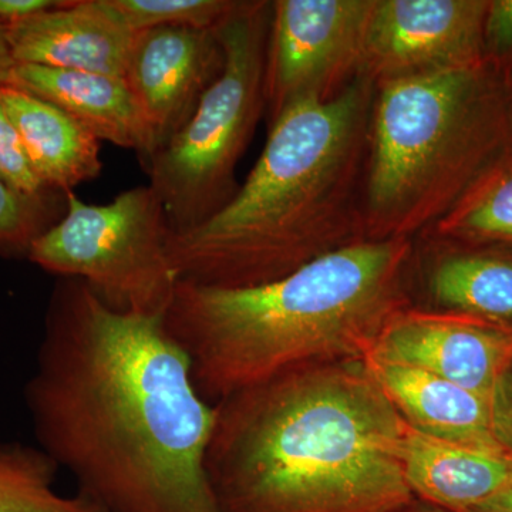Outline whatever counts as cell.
<instances>
[{"mask_svg":"<svg viewBox=\"0 0 512 512\" xmlns=\"http://www.w3.org/2000/svg\"><path fill=\"white\" fill-rule=\"evenodd\" d=\"M164 316L60 278L25 403L37 447L104 512H221L205 457L217 409Z\"/></svg>","mask_w":512,"mask_h":512,"instance_id":"6da1fadb","label":"cell"},{"mask_svg":"<svg viewBox=\"0 0 512 512\" xmlns=\"http://www.w3.org/2000/svg\"><path fill=\"white\" fill-rule=\"evenodd\" d=\"M205 468L221 512H394L409 424L362 360L296 367L215 404Z\"/></svg>","mask_w":512,"mask_h":512,"instance_id":"7a4b0ae2","label":"cell"},{"mask_svg":"<svg viewBox=\"0 0 512 512\" xmlns=\"http://www.w3.org/2000/svg\"><path fill=\"white\" fill-rule=\"evenodd\" d=\"M376 84L359 74L338 96L292 104L234 197L207 221L168 235L178 282L248 288L367 241L363 191Z\"/></svg>","mask_w":512,"mask_h":512,"instance_id":"3957f363","label":"cell"},{"mask_svg":"<svg viewBox=\"0 0 512 512\" xmlns=\"http://www.w3.org/2000/svg\"><path fill=\"white\" fill-rule=\"evenodd\" d=\"M412 239L360 241L269 284L178 282L164 326L208 403L296 367L362 360L410 303Z\"/></svg>","mask_w":512,"mask_h":512,"instance_id":"277c9868","label":"cell"},{"mask_svg":"<svg viewBox=\"0 0 512 512\" xmlns=\"http://www.w3.org/2000/svg\"><path fill=\"white\" fill-rule=\"evenodd\" d=\"M512 153V80L481 62L377 84L363 191L367 241L412 239Z\"/></svg>","mask_w":512,"mask_h":512,"instance_id":"5b68a950","label":"cell"},{"mask_svg":"<svg viewBox=\"0 0 512 512\" xmlns=\"http://www.w3.org/2000/svg\"><path fill=\"white\" fill-rule=\"evenodd\" d=\"M272 2H239L217 28L224 67L188 123L154 156L150 187L171 234L221 210L238 190L235 168L265 109L266 46Z\"/></svg>","mask_w":512,"mask_h":512,"instance_id":"8992f818","label":"cell"},{"mask_svg":"<svg viewBox=\"0 0 512 512\" xmlns=\"http://www.w3.org/2000/svg\"><path fill=\"white\" fill-rule=\"evenodd\" d=\"M170 225L148 185L104 205L66 194V212L33 242L43 271L82 281L114 311L164 316L178 285L167 256Z\"/></svg>","mask_w":512,"mask_h":512,"instance_id":"52a82bcc","label":"cell"},{"mask_svg":"<svg viewBox=\"0 0 512 512\" xmlns=\"http://www.w3.org/2000/svg\"><path fill=\"white\" fill-rule=\"evenodd\" d=\"M375 0H276L266 46L269 124L305 100L326 101L362 74Z\"/></svg>","mask_w":512,"mask_h":512,"instance_id":"ba28073f","label":"cell"},{"mask_svg":"<svg viewBox=\"0 0 512 512\" xmlns=\"http://www.w3.org/2000/svg\"><path fill=\"white\" fill-rule=\"evenodd\" d=\"M487 0H375L362 74L377 84L456 69L485 55Z\"/></svg>","mask_w":512,"mask_h":512,"instance_id":"9c48e42d","label":"cell"},{"mask_svg":"<svg viewBox=\"0 0 512 512\" xmlns=\"http://www.w3.org/2000/svg\"><path fill=\"white\" fill-rule=\"evenodd\" d=\"M370 355L419 367L490 399L512 360V329L412 305L387 323Z\"/></svg>","mask_w":512,"mask_h":512,"instance_id":"30bf717a","label":"cell"},{"mask_svg":"<svg viewBox=\"0 0 512 512\" xmlns=\"http://www.w3.org/2000/svg\"><path fill=\"white\" fill-rule=\"evenodd\" d=\"M222 67L217 28L136 33L124 79L153 130L157 153L188 123Z\"/></svg>","mask_w":512,"mask_h":512,"instance_id":"8fae6325","label":"cell"},{"mask_svg":"<svg viewBox=\"0 0 512 512\" xmlns=\"http://www.w3.org/2000/svg\"><path fill=\"white\" fill-rule=\"evenodd\" d=\"M5 29L18 64L120 77L126 74L136 36L107 0H67Z\"/></svg>","mask_w":512,"mask_h":512,"instance_id":"7c38bea8","label":"cell"},{"mask_svg":"<svg viewBox=\"0 0 512 512\" xmlns=\"http://www.w3.org/2000/svg\"><path fill=\"white\" fill-rule=\"evenodd\" d=\"M9 86L66 111L100 141L136 151L146 170L156 156L153 130L124 77L16 64Z\"/></svg>","mask_w":512,"mask_h":512,"instance_id":"4fadbf2b","label":"cell"},{"mask_svg":"<svg viewBox=\"0 0 512 512\" xmlns=\"http://www.w3.org/2000/svg\"><path fill=\"white\" fill-rule=\"evenodd\" d=\"M365 363L403 420L426 436L501 450L491 426L490 399L421 370L369 355Z\"/></svg>","mask_w":512,"mask_h":512,"instance_id":"5bb4252c","label":"cell"},{"mask_svg":"<svg viewBox=\"0 0 512 512\" xmlns=\"http://www.w3.org/2000/svg\"><path fill=\"white\" fill-rule=\"evenodd\" d=\"M404 476L414 497L463 512L512 480V454L468 447L421 434L409 426Z\"/></svg>","mask_w":512,"mask_h":512,"instance_id":"9a60e30c","label":"cell"},{"mask_svg":"<svg viewBox=\"0 0 512 512\" xmlns=\"http://www.w3.org/2000/svg\"><path fill=\"white\" fill-rule=\"evenodd\" d=\"M0 104L18 130L33 171L49 190L66 195L99 177L100 140L66 111L12 86H0Z\"/></svg>","mask_w":512,"mask_h":512,"instance_id":"2e32d148","label":"cell"},{"mask_svg":"<svg viewBox=\"0 0 512 512\" xmlns=\"http://www.w3.org/2000/svg\"><path fill=\"white\" fill-rule=\"evenodd\" d=\"M424 289L433 308L512 329V251L450 248L427 266Z\"/></svg>","mask_w":512,"mask_h":512,"instance_id":"e0dca14e","label":"cell"},{"mask_svg":"<svg viewBox=\"0 0 512 512\" xmlns=\"http://www.w3.org/2000/svg\"><path fill=\"white\" fill-rule=\"evenodd\" d=\"M59 470L40 447L0 441V512H104L83 494H57Z\"/></svg>","mask_w":512,"mask_h":512,"instance_id":"ac0fdd59","label":"cell"},{"mask_svg":"<svg viewBox=\"0 0 512 512\" xmlns=\"http://www.w3.org/2000/svg\"><path fill=\"white\" fill-rule=\"evenodd\" d=\"M434 234L450 244L512 245V153L498 161L434 224Z\"/></svg>","mask_w":512,"mask_h":512,"instance_id":"d6986e66","label":"cell"},{"mask_svg":"<svg viewBox=\"0 0 512 512\" xmlns=\"http://www.w3.org/2000/svg\"><path fill=\"white\" fill-rule=\"evenodd\" d=\"M133 33L164 28L215 29L238 8L232 0H107Z\"/></svg>","mask_w":512,"mask_h":512,"instance_id":"ffe728a7","label":"cell"},{"mask_svg":"<svg viewBox=\"0 0 512 512\" xmlns=\"http://www.w3.org/2000/svg\"><path fill=\"white\" fill-rule=\"evenodd\" d=\"M56 200L26 197L0 178V256L28 258L33 242L57 222Z\"/></svg>","mask_w":512,"mask_h":512,"instance_id":"44dd1931","label":"cell"},{"mask_svg":"<svg viewBox=\"0 0 512 512\" xmlns=\"http://www.w3.org/2000/svg\"><path fill=\"white\" fill-rule=\"evenodd\" d=\"M0 178L19 194L35 200H56L66 195L49 190L30 165L15 124L0 104Z\"/></svg>","mask_w":512,"mask_h":512,"instance_id":"7402d4cb","label":"cell"},{"mask_svg":"<svg viewBox=\"0 0 512 512\" xmlns=\"http://www.w3.org/2000/svg\"><path fill=\"white\" fill-rule=\"evenodd\" d=\"M485 55L510 74L512 67V0L488 3L484 23Z\"/></svg>","mask_w":512,"mask_h":512,"instance_id":"603a6c76","label":"cell"},{"mask_svg":"<svg viewBox=\"0 0 512 512\" xmlns=\"http://www.w3.org/2000/svg\"><path fill=\"white\" fill-rule=\"evenodd\" d=\"M490 407L494 439L504 451L512 454V360L495 383Z\"/></svg>","mask_w":512,"mask_h":512,"instance_id":"cb8c5ba5","label":"cell"},{"mask_svg":"<svg viewBox=\"0 0 512 512\" xmlns=\"http://www.w3.org/2000/svg\"><path fill=\"white\" fill-rule=\"evenodd\" d=\"M63 5L66 0H0V22L9 25Z\"/></svg>","mask_w":512,"mask_h":512,"instance_id":"d4e9b609","label":"cell"},{"mask_svg":"<svg viewBox=\"0 0 512 512\" xmlns=\"http://www.w3.org/2000/svg\"><path fill=\"white\" fill-rule=\"evenodd\" d=\"M463 512H512V480L483 503Z\"/></svg>","mask_w":512,"mask_h":512,"instance_id":"484cf974","label":"cell"},{"mask_svg":"<svg viewBox=\"0 0 512 512\" xmlns=\"http://www.w3.org/2000/svg\"><path fill=\"white\" fill-rule=\"evenodd\" d=\"M16 64L18 63H16L12 49H10L5 25L0 22V86H9Z\"/></svg>","mask_w":512,"mask_h":512,"instance_id":"4316f807","label":"cell"},{"mask_svg":"<svg viewBox=\"0 0 512 512\" xmlns=\"http://www.w3.org/2000/svg\"><path fill=\"white\" fill-rule=\"evenodd\" d=\"M394 512H451L446 508L437 507V505L426 503V501L420 500V498L414 497L412 501H409L402 508Z\"/></svg>","mask_w":512,"mask_h":512,"instance_id":"83f0119b","label":"cell"},{"mask_svg":"<svg viewBox=\"0 0 512 512\" xmlns=\"http://www.w3.org/2000/svg\"><path fill=\"white\" fill-rule=\"evenodd\" d=\"M510 77H511V80H512V72H511V74H510Z\"/></svg>","mask_w":512,"mask_h":512,"instance_id":"f1b7e54d","label":"cell"}]
</instances>
